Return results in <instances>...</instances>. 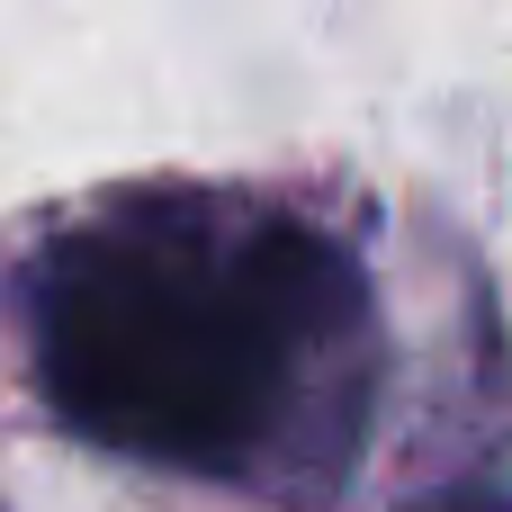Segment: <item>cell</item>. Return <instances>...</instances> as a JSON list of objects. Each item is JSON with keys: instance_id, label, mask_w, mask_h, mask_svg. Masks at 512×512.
Returning a JSON list of instances; mask_svg holds the SVG:
<instances>
[{"instance_id": "6da1fadb", "label": "cell", "mask_w": 512, "mask_h": 512, "mask_svg": "<svg viewBox=\"0 0 512 512\" xmlns=\"http://www.w3.org/2000/svg\"><path fill=\"white\" fill-rule=\"evenodd\" d=\"M9 306L45 414L108 459L324 504L369 450L378 288L306 207L207 180L117 189L18 261Z\"/></svg>"}, {"instance_id": "7a4b0ae2", "label": "cell", "mask_w": 512, "mask_h": 512, "mask_svg": "<svg viewBox=\"0 0 512 512\" xmlns=\"http://www.w3.org/2000/svg\"><path fill=\"white\" fill-rule=\"evenodd\" d=\"M396 512H512V486L495 477H450V486H432V495H414V504Z\"/></svg>"}]
</instances>
